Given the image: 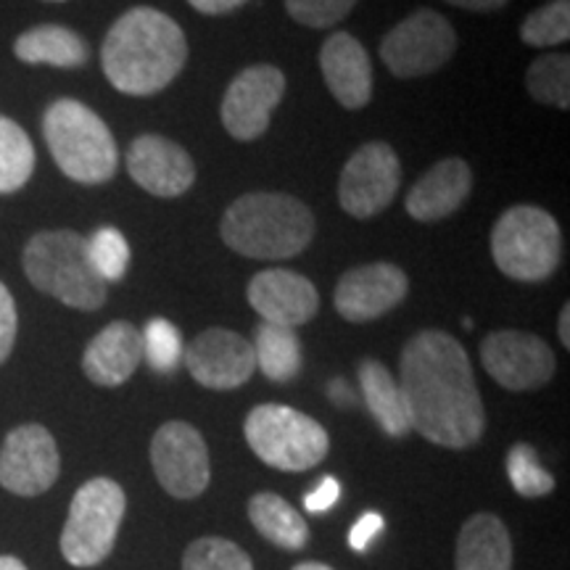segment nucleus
Instances as JSON below:
<instances>
[{
	"label": "nucleus",
	"instance_id": "f257e3e1",
	"mask_svg": "<svg viewBox=\"0 0 570 570\" xmlns=\"http://www.w3.org/2000/svg\"><path fill=\"white\" fill-rule=\"evenodd\" d=\"M399 389L410 425L446 449L479 444L487 428L473 365L460 341L444 331H423L407 341L399 362Z\"/></svg>",
	"mask_w": 570,
	"mask_h": 570
},
{
	"label": "nucleus",
	"instance_id": "f03ea898",
	"mask_svg": "<svg viewBox=\"0 0 570 570\" xmlns=\"http://www.w3.org/2000/svg\"><path fill=\"white\" fill-rule=\"evenodd\" d=\"M188 59V40L180 24L159 9L125 11L111 24L101 46L106 80L125 96L148 98L167 88Z\"/></svg>",
	"mask_w": 570,
	"mask_h": 570
},
{
	"label": "nucleus",
	"instance_id": "7ed1b4c3",
	"mask_svg": "<svg viewBox=\"0 0 570 570\" xmlns=\"http://www.w3.org/2000/svg\"><path fill=\"white\" fill-rule=\"evenodd\" d=\"M219 233L235 254L267 262L291 259L315 238V214L294 196L248 194L230 204Z\"/></svg>",
	"mask_w": 570,
	"mask_h": 570
},
{
	"label": "nucleus",
	"instance_id": "20e7f679",
	"mask_svg": "<svg viewBox=\"0 0 570 570\" xmlns=\"http://www.w3.org/2000/svg\"><path fill=\"white\" fill-rule=\"evenodd\" d=\"M21 265L35 288L71 309L96 312L109 296V283L90 262L88 238L75 230L35 233L21 254Z\"/></svg>",
	"mask_w": 570,
	"mask_h": 570
},
{
	"label": "nucleus",
	"instance_id": "39448f33",
	"mask_svg": "<svg viewBox=\"0 0 570 570\" xmlns=\"http://www.w3.org/2000/svg\"><path fill=\"white\" fill-rule=\"evenodd\" d=\"M42 138L53 161L69 180L104 185L117 175L119 151L109 125L90 106L75 98H59L42 117Z\"/></svg>",
	"mask_w": 570,
	"mask_h": 570
},
{
	"label": "nucleus",
	"instance_id": "423d86ee",
	"mask_svg": "<svg viewBox=\"0 0 570 570\" xmlns=\"http://www.w3.org/2000/svg\"><path fill=\"white\" fill-rule=\"evenodd\" d=\"M562 256L560 225L539 206H512L491 230V259L518 283H541L554 275Z\"/></svg>",
	"mask_w": 570,
	"mask_h": 570
},
{
	"label": "nucleus",
	"instance_id": "0eeeda50",
	"mask_svg": "<svg viewBox=\"0 0 570 570\" xmlns=\"http://www.w3.org/2000/svg\"><path fill=\"white\" fill-rule=\"evenodd\" d=\"M246 441L265 465L302 473L327 458L331 439L315 417L285 404H259L246 417Z\"/></svg>",
	"mask_w": 570,
	"mask_h": 570
},
{
	"label": "nucleus",
	"instance_id": "6e6552de",
	"mask_svg": "<svg viewBox=\"0 0 570 570\" xmlns=\"http://www.w3.org/2000/svg\"><path fill=\"white\" fill-rule=\"evenodd\" d=\"M127 510L125 489L111 479H90L77 489L61 531V554L75 568H96L117 544Z\"/></svg>",
	"mask_w": 570,
	"mask_h": 570
},
{
	"label": "nucleus",
	"instance_id": "1a4fd4ad",
	"mask_svg": "<svg viewBox=\"0 0 570 570\" xmlns=\"http://www.w3.org/2000/svg\"><path fill=\"white\" fill-rule=\"evenodd\" d=\"M458 48V32L446 17L420 9L402 19L381 42V59L394 77L412 80L444 67Z\"/></svg>",
	"mask_w": 570,
	"mask_h": 570
},
{
	"label": "nucleus",
	"instance_id": "9d476101",
	"mask_svg": "<svg viewBox=\"0 0 570 570\" xmlns=\"http://www.w3.org/2000/svg\"><path fill=\"white\" fill-rule=\"evenodd\" d=\"M151 465L161 489L175 499H196L209 487V449L202 433L183 420H169L154 433Z\"/></svg>",
	"mask_w": 570,
	"mask_h": 570
},
{
	"label": "nucleus",
	"instance_id": "9b49d317",
	"mask_svg": "<svg viewBox=\"0 0 570 570\" xmlns=\"http://www.w3.org/2000/svg\"><path fill=\"white\" fill-rule=\"evenodd\" d=\"M61 458L53 433L40 423L13 428L0 446V487L17 497H40L59 481Z\"/></svg>",
	"mask_w": 570,
	"mask_h": 570
},
{
	"label": "nucleus",
	"instance_id": "f8f14e48",
	"mask_svg": "<svg viewBox=\"0 0 570 570\" xmlns=\"http://www.w3.org/2000/svg\"><path fill=\"white\" fill-rule=\"evenodd\" d=\"M402 183V164L389 142H365L346 161L338 183V202L356 219L375 217L394 202Z\"/></svg>",
	"mask_w": 570,
	"mask_h": 570
},
{
	"label": "nucleus",
	"instance_id": "ddd939ff",
	"mask_svg": "<svg viewBox=\"0 0 570 570\" xmlns=\"http://www.w3.org/2000/svg\"><path fill=\"white\" fill-rule=\"evenodd\" d=\"M481 362L499 386L508 391H533L552 381L554 352L539 336L523 331L489 333L481 344Z\"/></svg>",
	"mask_w": 570,
	"mask_h": 570
},
{
	"label": "nucleus",
	"instance_id": "4468645a",
	"mask_svg": "<svg viewBox=\"0 0 570 570\" xmlns=\"http://www.w3.org/2000/svg\"><path fill=\"white\" fill-rule=\"evenodd\" d=\"M285 92V75L269 63L240 71L223 98V125L235 140H256L267 132L269 117Z\"/></svg>",
	"mask_w": 570,
	"mask_h": 570
},
{
	"label": "nucleus",
	"instance_id": "2eb2a0df",
	"mask_svg": "<svg viewBox=\"0 0 570 570\" xmlns=\"http://www.w3.org/2000/svg\"><path fill=\"white\" fill-rule=\"evenodd\" d=\"M183 362L196 383L212 391H233L252 381L254 346L227 327H209L183 352Z\"/></svg>",
	"mask_w": 570,
	"mask_h": 570
},
{
	"label": "nucleus",
	"instance_id": "dca6fc26",
	"mask_svg": "<svg viewBox=\"0 0 570 570\" xmlns=\"http://www.w3.org/2000/svg\"><path fill=\"white\" fill-rule=\"evenodd\" d=\"M410 291V281L402 267L389 265V262H375V265H362L348 269L336 285L333 304L338 315L348 323H370L389 315L404 302Z\"/></svg>",
	"mask_w": 570,
	"mask_h": 570
},
{
	"label": "nucleus",
	"instance_id": "f3484780",
	"mask_svg": "<svg viewBox=\"0 0 570 570\" xmlns=\"http://www.w3.org/2000/svg\"><path fill=\"white\" fill-rule=\"evenodd\" d=\"M127 173L142 190L159 198L188 194L196 183V164L175 140L161 135H140L127 151Z\"/></svg>",
	"mask_w": 570,
	"mask_h": 570
},
{
	"label": "nucleus",
	"instance_id": "a211bd4d",
	"mask_svg": "<svg viewBox=\"0 0 570 570\" xmlns=\"http://www.w3.org/2000/svg\"><path fill=\"white\" fill-rule=\"evenodd\" d=\"M248 304L265 323L294 331L317 315L320 294L304 275L291 269H265L248 283Z\"/></svg>",
	"mask_w": 570,
	"mask_h": 570
},
{
	"label": "nucleus",
	"instance_id": "6ab92c4d",
	"mask_svg": "<svg viewBox=\"0 0 570 570\" xmlns=\"http://www.w3.org/2000/svg\"><path fill=\"white\" fill-rule=\"evenodd\" d=\"M327 90L344 109H362L373 98V63L360 40L348 32H336L320 51Z\"/></svg>",
	"mask_w": 570,
	"mask_h": 570
},
{
	"label": "nucleus",
	"instance_id": "aec40b11",
	"mask_svg": "<svg viewBox=\"0 0 570 570\" xmlns=\"http://www.w3.org/2000/svg\"><path fill=\"white\" fill-rule=\"evenodd\" d=\"M473 190V173L465 159H444L433 164L420 180L412 185L407 202V214L417 223H439L446 219L465 204V198Z\"/></svg>",
	"mask_w": 570,
	"mask_h": 570
},
{
	"label": "nucleus",
	"instance_id": "412c9836",
	"mask_svg": "<svg viewBox=\"0 0 570 570\" xmlns=\"http://www.w3.org/2000/svg\"><path fill=\"white\" fill-rule=\"evenodd\" d=\"M142 360V338L132 323L117 320L90 341L82 354V373L90 383L117 389L132 377Z\"/></svg>",
	"mask_w": 570,
	"mask_h": 570
},
{
	"label": "nucleus",
	"instance_id": "4be33fe9",
	"mask_svg": "<svg viewBox=\"0 0 570 570\" xmlns=\"http://www.w3.org/2000/svg\"><path fill=\"white\" fill-rule=\"evenodd\" d=\"M454 570H512L508 525L491 512L468 518L458 539Z\"/></svg>",
	"mask_w": 570,
	"mask_h": 570
},
{
	"label": "nucleus",
	"instance_id": "5701e85b",
	"mask_svg": "<svg viewBox=\"0 0 570 570\" xmlns=\"http://www.w3.org/2000/svg\"><path fill=\"white\" fill-rule=\"evenodd\" d=\"M13 53L21 63H48L56 69H80L90 61V46L82 35L61 24H40L21 32Z\"/></svg>",
	"mask_w": 570,
	"mask_h": 570
},
{
	"label": "nucleus",
	"instance_id": "b1692460",
	"mask_svg": "<svg viewBox=\"0 0 570 570\" xmlns=\"http://www.w3.org/2000/svg\"><path fill=\"white\" fill-rule=\"evenodd\" d=\"M360 386L370 415L383 428V433L391 439L407 436L412 431L407 404L391 370L377 360H365L360 365Z\"/></svg>",
	"mask_w": 570,
	"mask_h": 570
},
{
	"label": "nucleus",
	"instance_id": "393cba45",
	"mask_svg": "<svg viewBox=\"0 0 570 570\" xmlns=\"http://www.w3.org/2000/svg\"><path fill=\"white\" fill-rule=\"evenodd\" d=\"M248 518H252L254 529L262 537L273 541L275 547H283V550H304L306 541H309L306 520L283 497L273 494V491H262V494L252 497Z\"/></svg>",
	"mask_w": 570,
	"mask_h": 570
},
{
	"label": "nucleus",
	"instance_id": "a878e982",
	"mask_svg": "<svg viewBox=\"0 0 570 570\" xmlns=\"http://www.w3.org/2000/svg\"><path fill=\"white\" fill-rule=\"evenodd\" d=\"M252 346L256 356V367H259L269 381L285 383L294 381V377L302 373V341H298L296 331H291V327L262 323L256 327V338Z\"/></svg>",
	"mask_w": 570,
	"mask_h": 570
},
{
	"label": "nucleus",
	"instance_id": "bb28decb",
	"mask_svg": "<svg viewBox=\"0 0 570 570\" xmlns=\"http://www.w3.org/2000/svg\"><path fill=\"white\" fill-rule=\"evenodd\" d=\"M35 173V146L24 127L0 114V194H17Z\"/></svg>",
	"mask_w": 570,
	"mask_h": 570
},
{
	"label": "nucleus",
	"instance_id": "cd10ccee",
	"mask_svg": "<svg viewBox=\"0 0 570 570\" xmlns=\"http://www.w3.org/2000/svg\"><path fill=\"white\" fill-rule=\"evenodd\" d=\"M525 85H529V92L539 104L566 111L570 106V56H539L529 67Z\"/></svg>",
	"mask_w": 570,
	"mask_h": 570
},
{
	"label": "nucleus",
	"instance_id": "c85d7f7f",
	"mask_svg": "<svg viewBox=\"0 0 570 570\" xmlns=\"http://www.w3.org/2000/svg\"><path fill=\"white\" fill-rule=\"evenodd\" d=\"M525 46L552 48L570 40V0H550L541 9L531 11L520 27Z\"/></svg>",
	"mask_w": 570,
	"mask_h": 570
},
{
	"label": "nucleus",
	"instance_id": "c756f323",
	"mask_svg": "<svg viewBox=\"0 0 570 570\" xmlns=\"http://www.w3.org/2000/svg\"><path fill=\"white\" fill-rule=\"evenodd\" d=\"M142 360L161 375L175 373L183 362V336L169 320L156 317L140 331Z\"/></svg>",
	"mask_w": 570,
	"mask_h": 570
},
{
	"label": "nucleus",
	"instance_id": "7c9ffc66",
	"mask_svg": "<svg viewBox=\"0 0 570 570\" xmlns=\"http://www.w3.org/2000/svg\"><path fill=\"white\" fill-rule=\"evenodd\" d=\"M183 570H254V566L252 558L233 541L204 537L185 550Z\"/></svg>",
	"mask_w": 570,
	"mask_h": 570
},
{
	"label": "nucleus",
	"instance_id": "2f4dec72",
	"mask_svg": "<svg viewBox=\"0 0 570 570\" xmlns=\"http://www.w3.org/2000/svg\"><path fill=\"white\" fill-rule=\"evenodd\" d=\"M508 475L512 489L518 491L520 497H547L552 494L554 489V479L550 470H544V465L539 462L537 449L529 444H515L508 452Z\"/></svg>",
	"mask_w": 570,
	"mask_h": 570
},
{
	"label": "nucleus",
	"instance_id": "473e14b6",
	"mask_svg": "<svg viewBox=\"0 0 570 570\" xmlns=\"http://www.w3.org/2000/svg\"><path fill=\"white\" fill-rule=\"evenodd\" d=\"M90 246V262L96 273L104 277L106 283L122 281L127 267H130V246L127 238L117 227H101L88 240Z\"/></svg>",
	"mask_w": 570,
	"mask_h": 570
},
{
	"label": "nucleus",
	"instance_id": "72a5a7b5",
	"mask_svg": "<svg viewBox=\"0 0 570 570\" xmlns=\"http://www.w3.org/2000/svg\"><path fill=\"white\" fill-rule=\"evenodd\" d=\"M356 0H285V11L298 24L312 27V30H327V27L344 21Z\"/></svg>",
	"mask_w": 570,
	"mask_h": 570
},
{
	"label": "nucleus",
	"instance_id": "f704fd0d",
	"mask_svg": "<svg viewBox=\"0 0 570 570\" xmlns=\"http://www.w3.org/2000/svg\"><path fill=\"white\" fill-rule=\"evenodd\" d=\"M17 302H13L11 291L0 283V365H3L13 352V344H17Z\"/></svg>",
	"mask_w": 570,
	"mask_h": 570
},
{
	"label": "nucleus",
	"instance_id": "c9c22d12",
	"mask_svg": "<svg viewBox=\"0 0 570 570\" xmlns=\"http://www.w3.org/2000/svg\"><path fill=\"white\" fill-rule=\"evenodd\" d=\"M338 499H341V483L327 475V479L320 481L309 494H304V508L306 512H312V515H323V512L336 508Z\"/></svg>",
	"mask_w": 570,
	"mask_h": 570
},
{
	"label": "nucleus",
	"instance_id": "e433bc0d",
	"mask_svg": "<svg viewBox=\"0 0 570 570\" xmlns=\"http://www.w3.org/2000/svg\"><path fill=\"white\" fill-rule=\"evenodd\" d=\"M381 531H383V518L377 515V512H365V515L352 525V531H348V544H352L356 552L367 550Z\"/></svg>",
	"mask_w": 570,
	"mask_h": 570
},
{
	"label": "nucleus",
	"instance_id": "4c0bfd02",
	"mask_svg": "<svg viewBox=\"0 0 570 570\" xmlns=\"http://www.w3.org/2000/svg\"><path fill=\"white\" fill-rule=\"evenodd\" d=\"M196 11L206 13V17H219V13H230L240 6L248 3V0H188Z\"/></svg>",
	"mask_w": 570,
	"mask_h": 570
},
{
	"label": "nucleus",
	"instance_id": "58836bf2",
	"mask_svg": "<svg viewBox=\"0 0 570 570\" xmlns=\"http://www.w3.org/2000/svg\"><path fill=\"white\" fill-rule=\"evenodd\" d=\"M449 6H458V9L487 13V11H499L510 3V0H444Z\"/></svg>",
	"mask_w": 570,
	"mask_h": 570
},
{
	"label": "nucleus",
	"instance_id": "ea45409f",
	"mask_svg": "<svg viewBox=\"0 0 570 570\" xmlns=\"http://www.w3.org/2000/svg\"><path fill=\"white\" fill-rule=\"evenodd\" d=\"M558 333H560V341H562V346H570V306L566 304L562 306V312H560V320H558Z\"/></svg>",
	"mask_w": 570,
	"mask_h": 570
},
{
	"label": "nucleus",
	"instance_id": "a19ab883",
	"mask_svg": "<svg viewBox=\"0 0 570 570\" xmlns=\"http://www.w3.org/2000/svg\"><path fill=\"white\" fill-rule=\"evenodd\" d=\"M331 394H333V399H336L338 404H354V394H352V389H346L344 386V381H336L331 386Z\"/></svg>",
	"mask_w": 570,
	"mask_h": 570
},
{
	"label": "nucleus",
	"instance_id": "79ce46f5",
	"mask_svg": "<svg viewBox=\"0 0 570 570\" xmlns=\"http://www.w3.org/2000/svg\"><path fill=\"white\" fill-rule=\"evenodd\" d=\"M0 570H27V566L13 554H0Z\"/></svg>",
	"mask_w": 570,
	"mask_h": 570
},
{
	"label": "nucleus",
	"instance_id": "37998d69",
	"mask_svg": "<svg viewBox=\"0 0 570 570\" xmlns=\"http://www.w3.org/2000/svg\"><path fill=\"white\" fill-rule=\"evenodd\" d=\"M294 570H333V568L323 566V562H302V566H296Z\"/></svg>",
	"mask_w": 570,
	"mask_h": 570
},
{
	"label": "nucleus",
	"instance_id": "c03bdc74",
	"mask_svg": "<svg viewBox=\"0 0 570 570\" xmlns=\"http://www.w3.org/2000/svg\"><path fill=\"white\" fill-rule=\"evenodd\" d=\"M46 3H63V0H46Z\"/></svg>",
	"mask_w": 570,
	"mask_h": 570
}]
</instances>
